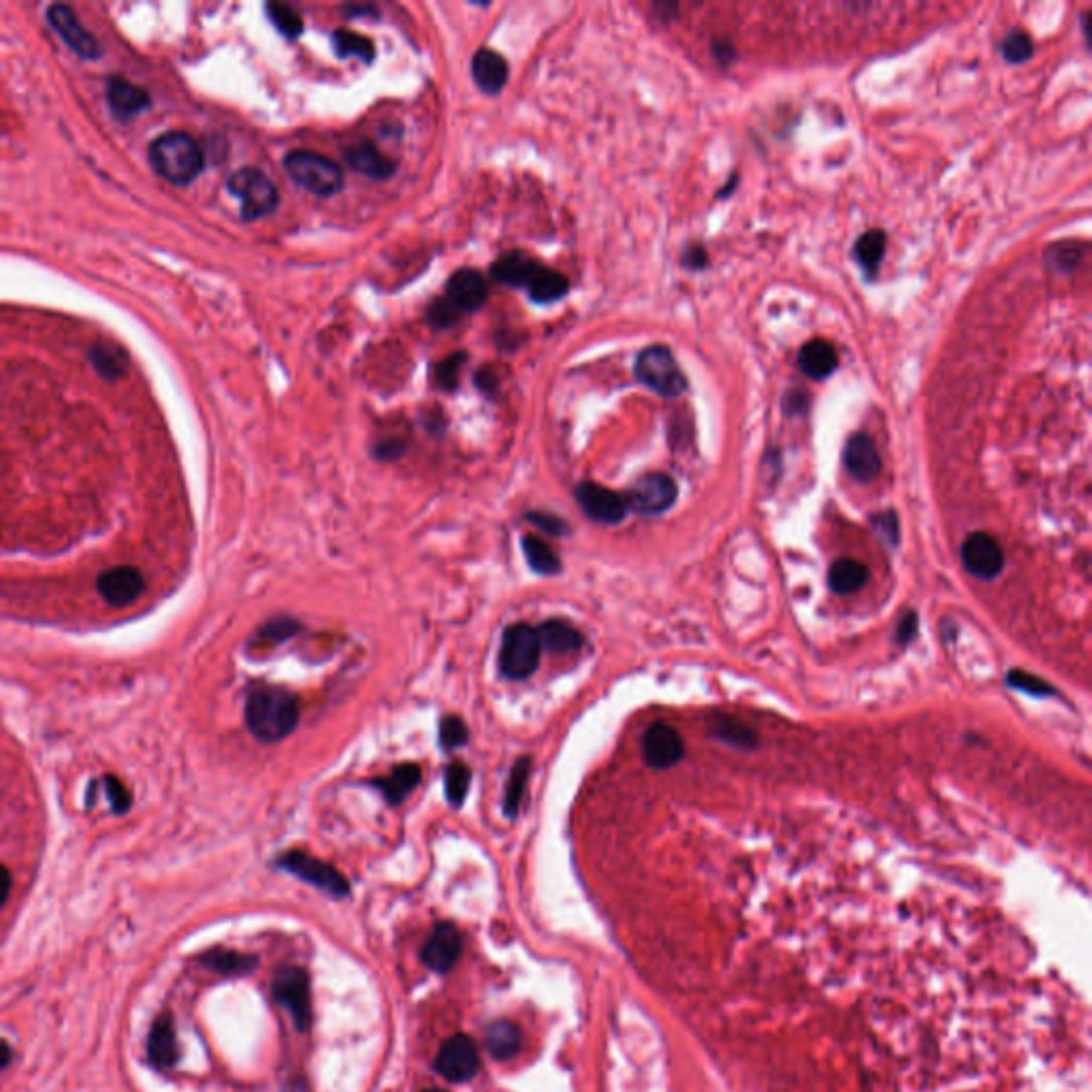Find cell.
<instances>
[{
  "instance_id": "6da1fadb",
  "label": "cell",
  "mask_w": 1092,
  "mask_h": 1092,
  "mask_svg": "<svg viewBox=\"0 0 1092 1092\" xmlns=\"http://www.w3.org/2000/svg\"><path fill=\"white\" fill-rule=\"evenodd\" d=\"M245 724L260 743H280L299 724L297 698L282 687H258L245 702Z\"/></svg>"
},
{
  "instance_id": "7a4b0ae2",
  "label": "cell",
  "mask_w": 1092,
  "mask_h": 1092,
  "mask_svg": "<svg viewBox=\"0 0 1092 1092\" xmlns=\"http://www.w3.org/2000/svg\"><path fill=\"white\" fill-rule=\"evenodd\" d=\"M150 161L158 175L171 184H190L203 169V150L195 137L173 131L158 137L150 148Z\"/></svg>"
},
{
  "instance_id": "3957f363",
  "label": "cell",
  "mask_w": 1092,
  "mask_h": 1092,
  "mask_svg": "<svg viewBox=\"0 0 1092 1092\" xmlns=\"http://www.w3.org/2000/svg\"><path fill=\"white\" fill-rule=\"evenodd\" d=\"M285 169L291 180L312 195L331 197L344 188V171L323 154L295 150L285 156Z\"/></svg>"
},
{
  "instance_id": "277c9868",
  "label": "cell",
  "mask_w": 1092,
  "mask_h": 1092,
  "mask_svg": "<svg viewBox=\"0 0 1092 1092\" xmlns=\"http://www.w3.org/2000/svg\"><path fill=\"white\" fill-rule=\"evenodd\" d=\"M636 378L662 397H679L687 389V378L666 346H649L636 359Z\"/></svg>"
},
{
  "instance_id": "5b68a950",
  "label": "cell",
  "mask_w": 1092,
  "mask_h": 1092,
  "mask_svg": "<svg viewBox=\"0 0 1092 1092\" xmlns=\"http://www.w3.org/2000/svg\"><path fill=\"white\" fill-rule=\"evenodd\" d=\"M538 629L527 623L510 625L504 631L500 649V671L510 681H523L532 677L540 662Z\"/></svg>"
},
{
  "instance_id": "8992f818",
  "label": "cell",
  "mask_w": 1092,
  "mask_h": 1092,
  "mask_svg": "<svg viewBox=\"0 0 1092 1092\" xmlns=\"http://www.w3.org/2000/svg\"><path fill=\"white\" fill-rule=\"evenodd\" d=\"M228 190L241 201V216L258 220L278 207V190L265 173L258 169H239L228 180Z\"/></svg>"
},
{
  "instance_id": "52a82bcc",
  "label": "cell",
  "mask_w": 1092,
  "mask_h": 1092,
  "mask_svg": "<svg viewBox=\"0 0 1092 1092\" xmlns=\"http://www.w3.org/2000/svg\"><path fill=\"white\" fill-rule=\"evenodd\" d=\"M278 867L293 873L299 879H304V882L316 886L319 890L329 892L331 896L344 898L350 892V884L336 867H331L327 865V862L314 858L306 852H299V850L287 852L285 856L278 858Z\"/></svg>"
},
{
  "instance_id": "ba28073f",
  "label": "cell",
  "mask_w": 1092,
  "mask_h": 1092,
  "mask_svg": "<svg viewBox=\"0 0 1092 1092\" xmlns=\"http://www.w3.org/2000/svg\"><path fill=\"white\" fill-rule=\"evenodd\" d=\"M274 996L282 1008H287L295 1020L297 1029L306 1031L312 1025V994L310 977L299 966H287L276 973Z\"/></svg>"
},
{
  "instance_id": "9c48e42d",
  "label": "cell",
  "mask_w": 1092,
  "mask_h": 1092,
  "mask_svg": "<svg viewBox=\"0 0 1092 1092\" xmlns=\"http://www.w3.org/2000/svg\"><path fill=\"white\" fill-rule=\"evenodd\" d=\"M677 496H679L677 483L668 477V474L651 472L633 483L629 498H627V506L636 510L639 515L654 517V515L666 513V510L677 502Z\"/></svg>"
},
{
  "instance_id": "30bf717a",
  "label": "cell",
  "mask_w": 1092,
  "mask_h": 1092,
  "mask_svg": "<svg viewBox=\"0 0 1092 1092\" xmlns=\"http://www.w3.org/2000/svg\"><path fill=\"white\" fill-rule=\"evenodd\" d=\"M479 1050L468 1035H454L439 1048L435 1069L450 1082H468L479 1071Z\"/></svg>"
},
{
  "instance_id": "8fae6325",
  "label": "cell",
  "mask_w": 1092,
  "mask_h": 1092,
  "mask_svg": "<svg viewBox=\"0 0 1092 1092\" xmlns=\"http://www.w3.org/2000/svg\"><path fill=\"white\" fill-rule=\"evenodd\" d=\"M574 496H576L578 506L583 508V513L597 523L614 525L623 521V517L627 515V508H629L627 500L619 496V493H614L602 485L580 483L574 491Z\"/></svg>"
},
{
  "instance_id": "7c38bea8",
  "label": "cell",
  "mask_w": 1092,
  "mask_h": 1092,
  "mask_svg": "<svg viewBox=\"0 0 1092 1092\" xmlns=\"http://www.w3.org/2000/svg\"><path fill=\"white\" fill-rule=\"evenodd\" d=\"M962 563L966 570L977 578L990 580L998 576V572L1006 566V555H1003L1000 544L988 536V534H973L968 536L962 544Z\"/></svg>"
},
{
  "instance_id": "4fadbf2b",
  "label": "cell",
  "mask_w": 1092,
  "mask_h": 1092,
  "mask_svg": "<svg viewBox=\"0 0 1092 1092\" xmlns=\"http://www.w3.org/2000/svg\"><path fill=\"white\" fill-rule=\"evenodd\" d=\"M462 952V935L452 924H435L422 945V962L437 973H448Z\"/></svg>"
},
{
  "instance_id": "5bb4252c",
  "label": "cell",
  "mask_w": 1092,
  "mask_h": 1092,
  "mask_svg": "<svg viewBox=\"0 0 1092 1092\" xmlns=\"http://www.w3.org/2000/svg\"><path fill=\"white\" fill-rule=\"evenodd\" d=\"M643 755L651 768H671L683 755V741L675 728L654 724L643 736Z\"/></svg>"
},
{
  "instance_id": "9a60e30c",
  "label": "cell",
  "mask_w": 1092,
  "mask_h": 1092,
  "mask_svg": "<svg viewBox=\"0 0 1092 1092\" xmlns=\"http://www.w3.org/2000/svg\"><path fill=\"white\" fill-rule=\"evenodd\" d=\"M97 583L105 602L112 606H127L135 602L144 589V576L133 566H116L105 570Z\"/></svg>"
},
{
  "instance_id": "2e32d148",
  "label": "cell",
  "mask_w": 1092,
  "mask_h": 1092,
  "mask_svg": "<svg viewBox=\"0 0 1092 1092\" xmlns=\"http://www.w3.org/2000/svg\"><path fill=\"white\" fill-rule=\"evenodd\" d=\"M47 17H49V24L60 32V37L68 43V47L73 49L75 54H79L81 58L99 56V51H101L99 41L81 26L79 17L75 15L73 9H68L64 5H54V7H49Z\"/></svg>"
},
{
  "instance_id": "e0dca14e",
  "label": "cell",
  "mask_w": 1092,
  "mask_h": 1092,
  "mask_svg": "<svg viewBox=\"0 0 1092 1092\" xmlns=\"http://www.w3.org/2000/svg\"><path fill=\"white\" fill-rule=\"evenodd\" d=\"M843 464L858 483H873L882 472V457L867 433H856L843 450Z\"/></svg>"
},
{
  "instance_id": "ac0fdd59",
  "label": "cell",
  "mask_w": 1092,
  "mask_h": 1092,
  "mask_svg": "<svg viewBox=\"0 0 1092 1092\" xmlns=\"http://www.w3.org/2000/svg\"><path fill=\"white\" fill-rule=\"evenodd\" d=\"M148 1059L161 1071L175 1067L180 1059L178 1035H175V1025L169 1014H163L154 1020L148 1035Z\"/></svg>"
},
{
  "instance_id": "d6986e66",
  "label": "cell",
  "mask_w": 1092,
  "mask_h": 1092,
  "mask_svg": "<svg viewBox=\"0 0 1092 1092\" xmlns=\"http://www.w3.org/2000/svg\"><path fill=\"white\" fill-rule=\"evenodd\" d=\"M446 297L462 312H474L487 302V282L477 269H460L448 280Z\"/></svg>"
},
{
  "instance_id": "ffe728a7",
  "label": "cell",
  "mask_w": 1092,
  "mask_h": 1092,
  "mask_svg": "<svg viewBox=\"0 0 1092 1092\" xmlns=\"http://www.w3.org/2000/svg\"><path fill=\"white\" fill-rule=\"evenodd\" d=\"M472 77L483 93L498 95L508 81V62L493 49H479L472 58Z\"/></svg>"
},
{
  "instance_id": "44dd1931",
  "label": "cell",
  "mask_w": 1092,
  "mask_h": 1092,
  "mask_svg": "<svg viewBox=\"0 0 1092 1092\" xmlns=\"http://www.w3.org/2000/svg\"><path fill=\"white\" fill-rule=\"evenodd\" d=\"M344 156H346V163L352 169L374 180L391 178L397 169V165L391 161V158H386L374 144H369V141H363V144L348 148Z\"/></svg>"
},
{
  "instance_id": "7402d4cb",
  "label": "cell",
  "mask_w": 1092,
  "mask_h": 1092,
  "mask_svg": "<svg viewBox=\"0 0 1092 1092\" xmlns=\"http://www.w3.org/2000/svg\"><path fill=\"white\" fill-rule=\"evenodd\" d=\"M837 350L831 342L826 340H811L806 342L798 352V367L800 372L813 380H824L831 376L837 369Z\"/></svg>"
},
{
  "instance_id": "603a6c76",
  "label": "cell",
  "mask_w": 1092,
  "mask_h": 1092,
  "mask_svg": "<svg viewBox=\"0 0 1092 1092\" xmlns=\"http://www.w3.org/2000/svg\"><path fill=\"white\" fill-rule=\"evenodd\" d=\"M540 267H542L540 262H536L534 258H530L527 254L510 252V254H504L500 260L493 262L491 274L498 282H502V285L521 289V287H530L532 278L538 274Z\"/></svg>"
},
{
  "instance_id": "cb8c5ba5",
  "label": "cell",
  "mask_w": 1092,
  "mask_h": 1092,
  "mask_svg": "<svg viewBox=\"0 0 1092 1092\" xmlns=\"http://www.w3.org/2000/svg\"><path fill=\"white\" fill-rule=\"evenodd\" d=\"M108 101H110V108L114 110V114L122 116V118H131V116H137L144 110L150 108V95L144 90V87H139L127 79H120V77H114L110 79L108 83Z\"/></svg>"
},
{
  "instance_id": "d4e9b609",
  "label": "cell",
  "mask_w": 1092,
  "mask_h": 1092,
  "mask_svg": "<svg viewBox=\"0 0 1092 1092\" xmlns=\"http://www.w3.org/2000/svg\"><path fill=\"white\" fill-rule=\"evenodd\" d=\"M418 783H420V768L416 764H401L393 768L391 774L376 779L374 787L380 789V794L389 800V804H401L412 794V789Z\"/></svg>"
},
{
  "instance_id": "484cf974",
  "label": "cell",
  "mask_w": 1092,
  "mask_h": 1092,
  "mask_svg": "<svg viewBox=\"0 0 1092 1092\" xmlns=\"http://www.w3.org/2000/svg\"><path fill=\"white\" fill-rule=\"evenodd\" d=\"M538 639L544 649H549L551 654H559V656L576 654V651L583 647V636H580V631L568 621H561V619L546 621L538 629Z\"/></svg>"
},
{
  "instance_id": "4316f807",
  "label": "cell",
  "mask_w": 1092,
  "mask_h": 1092,
  "mask_svg": "<svg viewBox=\"0 0 1092 1092\" xmlns=\"http://www.w3.org/2000/svg\"><path fill=\"white\" fill-rule=\"evenodd\" d=\"M867 580H869V568L865 566V563H860L856 559H848V557L833 563L831 572H828V585H831V589L841 593V595L854 593L856 589H860L862 585H865Z\"/></svg>"
},
{
  "instance_id": "83f0119b",
  "label": "cell",
  "mask_w": 1092,
  "mask_h": 1092,
  "mask_svg": "<svg viewBox=\"0 0 1092 1092\" xmlns=\"http://www.w3.org/2000/svg\"><path fill=\"white\" fill-rule=\"evenodd\" d=\"M485 1037L489 1054L498 1061L510 1059V1056H515L521 1048V1033L513 1023H508V1020H496V1023L489 1025Z\"/></svg>"
},
{
  "instance_id": "f1b7e54d",
  "label": "cell",
  "mask_w": 1092,
  "mask_h": 1092,
  "mask_svg": "<svg viewBox=\"0 0 1092 1092\" xmlns=\"http://www.w3.org/2000/svg\"><path fill=\"white\" fill-rule=\"evenodd\" d=\"M527 289H530V297L536 304H553V302H559L561 297L568 295L570 282L559 271L540 267Z\"/></svg>"
},
{
  "instance_id": "f546056e",
  "label": "cell",
  "mask_w": 1092,
  "mask_h": 1092,
  "mask_svg": "<svg viewBox=\"0 0 1092 1092\" xmlns=\"http://www.w3.org/2000/svg\"><path fill=\"white\" fill-rule=\"evenodd\" d=\"M886 245H888V237H886L884 231H879V228L867 231L865 235H862L856 241L854 256L860 262V267L865 269L869 276H873L877 271V267L882 265L884 254H886Z\"/></svg>"
},
{
  "instance_id": "4dcf8cb0",
  "label": "cell",
  "mask_w": 1092,
  "mask_h": 1092,
  "mask_svg": "<svg viewBox=\"0 0 1092 1092\" xmlns=\"http://www.w3.org/2000/svg\"><path fill=\"white\" fill-rule=\"evenodd\" d=\"M201 960L205 966L211 968V971H216L220 975H245L256 966V960L252 956L228 952V949H214V952L203 954Z\"/></svg>"
},
{
  "instance_id": "1f68e13d",
  "label": "cell",
  "mask_w": 1092,
  "mask_h": 1092,
  "mask_svg": "<svg viewBox=\"0 0 1092 1092\" xmlns=\"http://www.w3.org/2000/svg\"><path fill=\"white\" fill-rule=\"evenodd\" d=\"M530 770H532L530 757H519L513 772H510V779H508V785H506V796H504V811H506L508 817H515L519 813L521 802L525 798L527 781H530Z\"/></svg>"
},
{
  "instance_id": "d6a6232c",
  "label": "cell",
  "mask_w": 1092,
  "mask_h": 1092,
  "mask_svg": "<svg viewBox=\"0 0 1092 1092\" xmlns=\"http://www.w3.org/2000/svg\"><path fill=\"white\" fill-rule=\"evenodd\" d=\"M523 551H525L527 563H530L534 572H538V574H557L559 572L561 563H559V557L555 555V551L551 549L549 542H544L538 536H525L523 538Z\"/></svg>"
},
{
  "instance_id": "836d02e7",
  "label": "cell",
  "mask_w": 1092,
  "mask_h": 1092,
  "mask_svg": "<svg viewBox=\"0 0 1092 1092\" xmlns=\"http://www.w3.org/2000/svg\"><path fill=\"white\" fill-rule=\"evenodd\" d=\"M333 45H336L340 58L352 56V58H359L361 62H372L376 56L374 43L367 37H361V34L357 32L338 30L336 34H333Z\"/></svg>"
},
{
  "instance_id": "e575fe53",
  "label": "cell",
  "mask_w": 1092,
  "mask_h": 1092,
  "mask_svg": "<svg viewBox=\"0 0 1092 1092\" xmlns=\"http://www.w3.org/2000/svg\"><path fill=\"white\" fill-rule=\"evenodd\" d=\"M265 11H267V15H269L271 24H274L282 34H285V37H289V39L302 37V32H304V20H302V15H299L293 7H289V5H278V3H269V5L265 7Z\"/></svg>"
},
{
  "instance_id": "d590c367",
  "label": "cell",
  "mask_w": 1092,
  "mask_h": 1092,
  "mask_svg": "<svg viewBox=\"0 0 1092 1092\" xmlns=\"http://www.w3.org/2000/svg\"><path fill=\"white\" fill-rule=\"evenodd\" d=\"M444 787H446V798L452 806H462L464 800H466V794H468V787H470V770L466 764L462 762H452L446 766V772H444Z\"/></svg>"
},
{
  "instance_id": "8d00e7d4",
  "label": "cell",
  "mask_w": 1092,
  "mask_h": 1092,
  "mask_svg": "<svg viewBox=\"0 0 1092 1092\" xmlns=\"http://www.w3.org/2000/svg\"><path fill=\"white\" fill-rule=\"evenodd\" d=\"M1000 49H1003V56H1006V60H1010L1014 64L1027 62L1033 56V39L1029 37L1025 30H1014L1012 34H1008V39L1003 41Z\"/></svg>"
},
{
  "instance_id": "74e56055",
  "label": "cell",
  "mask_w": 1092,
  "mask_h": 1092,
  "mask_svg": "<svg viewBox=\"0 0 1092 1092\" xmlns=\"http://www.w3.org/2000/svg\"><path fill=\"white\" fill-rule=\"evenodd\" d=\"M1082 250H1084V245H1080L1078 241L1056 243L1048 252V262L1056 269H1071L1082 260Z\"/></svg>"
},
{
  "instance_id": "f35d334b",
  "label": "cell",
  "mask_w": 1092,
  "mask_h": 1092,
  "mask_svg": "<svg viewBox=\"0 0 1092 1092\" xmlns=\"http://www.w3.org/2000/svg\"><path fill=\"white\" fill-rule=\"evenodd\" d=\"M468 728L464 724L462 717H444L442 724H439V743H442L444 749H457V747H464L468 743Z\"/></svg>"
},
{
  "instance_id": "ab89813d",
  "label": "cell",
  "mask_w": 1092,
  "mask_h": 1092,
  "mask_svg": "<svg viewBox=\"0 0 1092 1092\" xmlns=\"http://www.w3.org/2000/svg\"><path fill=\"white\" fill-rule=\"evenodd\" d=\"M464 361H466L464 352H457V355H450L442 363H439L435 367L437 386H442L444 391H454L457 386H460V372H462Z\"/></svg>"
},
{
  "instance_id": "60d3db41",
  "label": "cell",
  "mask_w": 1092,
  "mask_h": 1092,
  "mask_svg": "<svg viewBox=\"0 0 1092 1092\" xmlns=\"http://www.w3.org/2000/svg\"><path fill=\"white\" fill-rule=\"evenodd\" d=\"M462 310L457 308L448 297L444 299H437L435 304L429 306V312H427V319L433 327H439V329H448L452 327L457 321L462 319Z\"/></svg>"
},
{
  "instance_id": "b9f144b4",
  "label": "cell",
  "mask_w": 1092,
  "mask_h": 1092,
  "mask_svg": "<svg viewBox=\"0 0 1092 1092\" xmlns=\"http://www.w3.org/2000/svg\"><path fill=\"white\" fill-rule=\"evenodd\" d=\"M299 629L297 621L293 619H278V621H271L269 625H265L260 629L258 633V641L260 645H278V643H285L287 639H291L293 633Z\"/></svg>"
},
{
  "instance_id": "7bdbcfd3",
  "label": "cell",
  "mask_w": 1092,
  "mask_h": 1092,
  "mask_svg": "<svg viewBox=\"0 0 1092 1092\" xmlns=\"http://www.w3.org/2000/svg\"><path fill=\"white\" fill-rule=\"evenodd\" d=\"M105 789H108V794L112 798V804L118 813L127 811V808L131 806V794L127 785L122 783L120 779H116L114 774H108V779H105Z\"/></svg>"
},
{
  "instance_id": "ee69618b",
  "label": "cell",
  "mask_w": 1092,
  "mask_h": 1092,
  "mask_svg": "<svg viewBox=\"0 0 1092 1092\" xmlns=\"http://www.w3.org/2000/svg\"><path fill=\"white\" fill-rule=\"evenodd\" d=\"M717 734H719L721 738H726V741L734 743V745H753V743H751V741H753V734H751L745 726L736 724V721H728V724L719 726Z\"/></svg>"
},
{
  "instance_id": "f6af8a7d",
  "label": "cell",
  "mask_w": 1092,
  "mask_h": 1092,
  "mask_svg": "<svg viewBox=\"0 0 1092 1092\" xmlns=\"http://www.w3.org/2000/svg\"><path fill=\"white\" fill-rule=\"evenodd\" d=\"M527 519H530V523L538 525V527H540V530H544L546 534H551V536H561V534H566V525H563V521H561V519H557V517H553V515H544V513H532V515H527Z\"/></svg>"
},
{
  "instance_id": "bcb514c9",
  "label": "cell",
  "mask_w": 1092,
  "mask_h": 1092,
  "mask_svg": "<svg viewBox=\"0 0 1092 1092\" xmlns=\"http://www.w3.org/2000/svg\"><path fill=\"white\" fill-rule=\"evenodd\" d=\"M1010 683H1012L1014 687H1018V690H1025V692H1029V694H1037V696H1042V694H1052V690H1048V687H1046V685H1044L1042 681H1037V679H1033L1031 675L1014 673V675L1010 677Z\"/></svg>"
},
{
  "instance_id": "7dc6e473",
  "label": "cell",
  "mask_w": 1092,
  "mask_h": 1092,
  "mask_svg": "<svg viewBox=\"0 0 1092 1092\" xmlns=\"http://www.w3.org/2000/svg\"><path fill=\"white\" fill-rule=\"evenodd\" d=\"M681 262H683L685 267H690V269H702V267L709 262L707 250H704L700 243L687 245V248H685L683 254H681Z\"/></svg>"
},
{
  "instance_id": "c3c4849f",
  "label": "cell",
  "mask_w": 1092,
  "mask_h": 1092,
  "mask_svg": "<svg viewBox=\"0 0 1092 1092\" xmlns=\"http://www.w3.org/2000/svg\"><path fill=\"white\" fill-rule=\"evenodd\" d=\"M873 527L879 532V536H882L884 540H892L896 542L898 538V523H896V515L894 513H884V515H877L873 517Z\"/></svg>"
},
{
  "instance_id": "681fc988",
  "label": "cell",
  "mask_w": 1092,
  "mask_h": 1092,
  "mask_svg": "<svg viewBox=\"0 0 1092 1092\" xmlns=\"http://www.w3.org/2000/svg\"><path fill=\"white\" fill-rule=\"evenodd\" d=\"M11 886H13V879H11V873L7 871V867L0 865V907H3L7 903V898L11 894Z\"/></svg>"
},
{
  "instance_id": "f907efd6",
  "label": "cell",
  "mask_w": 1092,
  "mask_h": 1092,
  "mask_svg": "<svg viewBox=\"0 0 1092 1092\" xmlns=\"http://www.w3.org/2000/svg\"><path fill=\"white\" fill-rule=\"evenodd\" d=\"M915 633V616L909 614V619L901 623V631H898V641L909 643V639Z\"/></svg>"
},
{
  "instance_id": "816d5d0a",
  "label": "cell",
  "mask_w": 1092,
  "mask_h": 1092,
  "mask_svg": "<svg viewBox=\"0 0 1092 1092\" xmlns=\"http://www.w3.org/2000/svg\"><path fill=\"white\" fill-rule=\"evenodd\" d=\"M11 1059H13L11 1048L5 1042H0V1069H5L11 1063Z\"/></svg>"
},
{
  "instance_id": "f5cc1de1",
  "label": "cell",
  "mask_w": 1092,
  "mask_h": 1092,
  "mask_svg": "<svg viewBox=\"0 0 1092 1092\" xmlns=\"http://www.w3.org/2000/svg\"><path fill=\"white\" fill-rule=\"evenodd\" d=\"M425 1092H444V1090H435V1088H429V1090H425Z\"/></svg>"
}]
</instances>
